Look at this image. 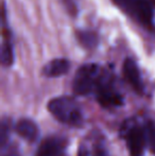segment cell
<instances>
[{
	"label": "cell",
	"instance_id": "6da1fadb",
	"mask_svg": "<svg viewBox=\"0 0 155 156\" xmlns=\"http://www.w3.org/2000/svg\"><path fill=\"white\" fill-rule=\"evenodd\" d=\"M48 111L60 122L77 126L82 123L83 116L79 104L70 97H58L49 101Z\"/></svg>",
	"mask_w": 155,
	"mask_h": 156
},
{
	"label": "cell",
	"instance_id": "7a4b0ae2",
	"mask_svg": "<svg viewBox=\"0 0 155 156\" xmlns=\"http://www.w3.org/2000/svg\"><path fill=\"white\" fill-rule=\"evenodd\" d=\"M119 9L145 28L153 26V8L151 0H113Z\"/></svg>",
	"mask_w": 155,
	"mask_h": 156
},
{
	"label": "cell",
	"instance_id": "3957f363",
	"mask_svg": "<svg viewBox=\"0 0 155 156\" xmlns=\"http://www.w3.org/2000/svg\"><path fill=\"white\" fill-rule=\"evenodd\" d=\"M95 93L98 102L103 107L113 108L123 104V98L115 86L113 76L106 71L101 70L95 87Z\"/></svg>",
	"mask_w": 155,
	"mask_h": 156
},
{
	"label": "cell",
	"instance_id": "277c9868",
	"mask_svg": "<svg viewBox=\"0 0 155 156\" xmlns=\"http://www.w3.org/2000/svg\"><path fill=\"white\" fill-rule=\"evenodd\" d=\"M100 73L101 69L97 64H86L81 66L73 80V93L78 96H86L93 93Z\"/></svg>",
	"mask_w": 155,
	"mask_h": 156
},
{
	"label": "cell",
	"instance_id": "5b68a950",
	"mask_svg": "<svg viewBox=\"0 0 155 156\" xmlns=\"http://www.w3.org/2000/svg\"><path fill=\"white\" fill-rule=\"evenodd\" d=\"M124 138L130 156H143L145 148L147 146L145 125L138 123L129 124L124 129Z\"/></svg>",
	"mask_w": 155,
	"mask_h": 156
},
{
	"label": "cell",
	"instance_id": "8992f818",
	"mask_svg": "<svg viewBox=\"0 0 155 156\" xmlns=\"http://www.w3.org/2000/svg\"><path fill=\"white\" fill-rule=\"evenodd\" d=\"M1 64L11 66L14 62V51L11 41V32L5 23V4L2 3V43H1Z\"/></svg>",
	"mask_w": 155,
	"mask_h": 156
},
{
	"label": "cell",
	"instance_id": "52a82bcc",
	"mask_svg": "<svg viewBox=\"0 0 155 156\" xmlns=\"http://www.w3.org/2000/svg\"><path fill=\"white\" fill-rule=\"evenodd\" d=\"M67 141L60 137H48L39 146L35 156H65Z\"/></svg>",
	"mask_w": 155,
	"mask_h": 156
},
{
	"label": "cell",
	"instance_id": "ba28073f",
	"mask_svg": "<svg viewBox=\"0 0 155 156\" xmlns=\"http://www.w3.org/2000/svg\"><path fill=\"white\" fill-rule=\"evenodd\" d=\"M124 79L126 82L133 87L135 91L139 94H143V83L141 80L140 71L138 69V66L135 63L134 60L128 58L124 60L123 67H122Z\"/></svg>",
	"mask_w": 155,
	"mask_h": 156
},
{
	"label": "cell",
	"instance_id": "9c48e42d",
	"mask_svg": "<svg viewBox=\"0 0 155 156\" xmlns=\"http://www.w3.org/2000/svg\"><path fill=\"white\" fill-rule=\"evenodd\" d=\"M70 68V63L66 58H55L46 64L43 68L44 76L48 78H58L67 73Z\"/></svg>",
	"mask_w": 155,
	"mask_h": 156
},
{
	"label": "cell",
	"instance_id": "30bf717a",
	"mask_svg": "<svg viewBox=\"0 0 155 156\" xmlns=\"http://www.w3.org/2000/svg\"><path fill=\"white\" fill-rule=\"evenodd\" d=\"M17 134L27 141H34L38 136V127L34 121L30 119H20L16 124Z\"/></svg>",
	"mask_w": 155,
	"mask_h": 156
},
{
	"label": "cell",
	"instance_id": "8fae6325",
	"mask_svg": "<svg viewBox=\"0 0 155 156\" xmlns=\"http://www.w3.org/2000/svg\"><path fill=\"white\" fill-rule=\"evenodd\" d=\"M78 156H108L105 149L98 144H85L80 147Z\"/></svg>",
	"mask_w": 155,
	"mask_h": 156
},
{
	"label": "cell",
	"instance_id": "7c38bea8",
	"mask_svg": "<svg viewBox=\"0 0 155 156\" xmlns=\"http://www.w3.org/2000/svg\"><path fill=\"white\" fill-rule=\"evenodd\" d=\"M143 125L147 137V147L149 148L150 152L155 154V122L149 120Z\"/></svg>",
	"mask_w": 155,
	"mask_h": 156
},
{
	"label": "cell",
	"instance_id": "4fadbf2b",
	"mask_svg": "<svg viewBox=\"0 0 155 156\" xmlns=\"http://www.w3.org/2000/svg\"><path fill=\"white\" fill-rule=\"evenodd\" d=\"M78 39L86 48H93L98 41L97 35L91 31H79Z\"/></svg>",
	"mask_w": 155,
	"mask_h": 156
},
{
	"label": "cell",
	"instance_id": "5bb4252c",
	"mask_svg": "<svg viewBox=\"0 0 155 156\" xmlns=\"http://www.w3.org/2000/svg\"><path fill=\"white\" fill-rule=\"evenodd\" d=\"M9 134V124L6 123L5 120H2L1 122V134H0V138H1V147L4 148V144H5L6 138H8Z\"/></svg>",
	"mask_w": 155,
	"mask_h": 156
},
{
	"label": "cell",
	"instance_id": "9a60e30c",
	"mask_svg": "<svg viewBox=\"0 0 155 156\" xmlns=\"http://www.w3.org/2000/svg\"><path fill=\"white\" fill-rule=\"evenodd\" d=\"M2 156H19V155H18V153L15 152V151H8L6 154H4Z\"/></svg>",
	"mask_w": 155,
	"mask_h": 156
},
{
	"label": "cell",
	"instance_id": "2e32d148",
	"mask_svg": "<svg viewBox=\"0 0 155 156\" xmlns=\"http://www.w3.org/2000/svg\"><path fill=\"white\" fill-rule=\"evenodd\" d=\"M151 2H152L153 4H155V0H151Z\"/></svg>",
	"mask_w": 155,
	"mask_h": 156
}]
</instances>
